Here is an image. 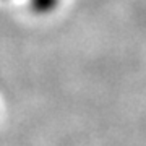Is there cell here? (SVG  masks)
Returning <instances> with one entry per match:
<instances>
[{
    "label": "cell",
    "mask_w": 146,
    "mask_h": 146,
    "mask_svg": "<svg viewBox=\"0 0 146 146\" xmlns=\"http://www.w3.org/2000/svg\"><path fill=\"white\" fill-rule=\"evenodd\" d=\"M28 3H29V8H31L33 13L42 16L52 13L58 7L60 0H28Z\"/></svg>",
    "instance_id": "1"
}]
</instances>
